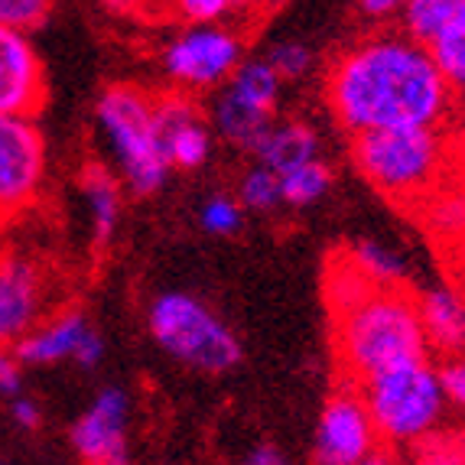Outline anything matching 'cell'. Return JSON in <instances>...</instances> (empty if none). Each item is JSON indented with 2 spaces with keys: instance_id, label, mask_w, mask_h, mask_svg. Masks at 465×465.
Returning a JSON list of instances; mask_svg holds the SVG:
<instances>
[{
  "instance_id": "1",
  "label": "cell",
  "mask_w": 465,
  "mask_h": 465,
  "mask_svg": "<svg viewBox=\"0 0 465 465\" xmlns=\"http://www.w3.org/2000/svg\"><path fill=\"white\" fill-rule=\"evenodd\" d=\"M322 94L349 137L381 127L450 124L456 101L430 46L407 33H378L349 46L329 65Z\"/></svg>"
},
{
  "instance_id": "2",
  "label": "cell",
  "mask_w": 465,
  "mask_h": 465,
  "mask_svg": "<svg viewBox=\"0 0 465 465\" xmlns=\"http://www.w3.org/2000/svg\"><path fill=\"white\" fill-rule=\"evenodd\" d=\"M326 300L335 326V358L349 384L407 358L430 355L417 293L407 283H371L341 254V261L329 264Z\"/></svg>"
},
{
  "instance_id": "3",
  "label": "cell",
  "mask_w": 465,
  "mask_h": 465,
  "mask_svg": "<svg viewBox=\"0 0 465 465\" xmlns=\"http://www.w3.org/2000/svg\"><path fill=\"white\" fill-rule=\"evenodd\" d=\"M465 160L456 134L446 124L381 127L351 134V163L384 199L403 209L420 202L452 176Z\"/></svg>"
},
{
  "instance_id": "4",
  "label": "cell",
  "mask_w": 465,
  "mask_h": 465,
  "mask_svg": "<svg viewBox=\"0 0 465 465\" xmlns=\"http://www.w3.org/2000/svg\"><path fill=\"white\" fill-rule=\"evenodd\" d=\"M355 388L365 401L381 446L388 452L411 450L420 436L440 427L450 403L442 391L440 365H433L430 355L381 368L358 381Z\"/></svg>"
},
{
  "instance_id": "5",
  "label": "cell",
  "mask_w": 465,
  "mask_h": 465,
  "mask_svg": "<svg viewBox=\"0 0 465 465\" xmlns=\"http://www.w3.org/2000/svg\"><path fill=\"white\" fill-rule=\"evenodd\" d=\"M94 124L134 195H153L163 189L170 163L156 127L153 94L134 85L104 88L94 104Z\"/></svg>"
},
{
  "instance_id": "6",
  "label": "cell",
  "mask_w": 465,
  "mask_h": 465,
  "mask_svg": "<svg viewBox=\"0 0 465 465\" xmlns=\"http://www.w3.org/2000/svg\"><path fill=\"white\" fill-rule=\"evenodd\" d=\"M150 335L179 365L202 374H228L241 361V341L215 312L193 293L170 290L153 296L147 310Z\"/></svg>"
},
{
  "instance_id": "7",
  "label": "cell",
  "mask_w": 465,
  "mask_h": 465,
  "mask_svg": "<svg viewBox=\"0 0 465 465\" xmlns=\"http://www.w3.org/2000/svg\"><path fill=\"white\" fill-rule=\"evenodd\" d=\"M244 59L241 39L222 24H189L163 49V72L179 92H215Z\"/></svg>"
},
{
  "instance_id": "8",
  "label": "cell",
  "mask_w": 465,
  "mask_h": 465,
  "mask_svg": "<svg viewBox=\"0 0 465 465\" xmlns=\"http://www.w3.org/2000/svg\"><path fill=\"white\" fill-rule=\"evenodd\" d=\"M46 186V140L33 114H0V218L36 205Z\"/></svg>"
},
{
  "instance_id": "9",
  "label": "cell",
  "mask_w": 465,
  "mask_h": 465,
  "mask_svg": "<svg viewBox=\"0 0 465 465\" xmlns=\"http://www.w3.org/2000/svg\"><path fill=\"white\" fill-rule=\"evenodd\" d=\"M394 452H381L378 430H374L368 407L358 394L355 384H341L319 417L312 459L326 465H361V462H384Z\"/></svg>"
},
{
  "instance_id": "10",
  "label": "cell",
  "mask_w": 465,
  "mask_h": 465,
  "mask_svg": "<svg viewBox=\"0 0 465 465\" xmlns=\"http://www.w3.org/2000/svg\"><path fill=\"white\" fill-rule=\"evenodd\" d=\"M127 417L131 397L124 388H101L82 417L72 423L69 442L78 459L98 465H121L131 459L127 450Z\"/></svg>"
},
{
  "instance_id": "11",
  "label": "cell",
  "mask_w": 465,
  "mask_h": 465,
  "mask_svg": "<svg viewBox=\"0 0 465 465\" xmlns=\"http://www.w3.org/2000/svg\"><path fill=\"white\" fill-rule=\"evenodd\" d=\"M46 98V69L30 43V33L0 26V114L36 117Z\"/></svg>"
},
{
  "instance_id": "12",
  "label": "cell",
  "mask_w": 465,
  "mask_h": 465,
  "mask_svg": "<svg viewBox=\"0 0 465 465\" xmlns=\"http://www.w3.org/2000/svg\"><path fill=\"white\" fill-rule=\"evenodd\" d=\"M156 127L163 140V153L170 170H199L212 156V127L199 114L189 92L153 94Z\"/></svg>"
},
{
  "instance_id": "13",
  "label": "cell",
  "mask_w": 465,
  "mask_h": 465,
  "mask_svg": "<svg viewBox=\"0 0 465 465\" xmlns=\"http://www.w3.org/2000/svg\"><path fill=\"white\" fill-rule=\"evenodd\" d=\"M46 310V277L26 257H0V345L14 349Z\"/></svg>"
},
{
  "instance_id": "14",
  "label": "cell",
  "mask_w": 465,
  "mask_h": 465,
  "mask_svg": "<svg viewBox=\"0 0 465 465\" xmlns=\"http://www.w3.org/2000/svg\"><path fill=\"white\" fill-rule=\"evenodd\" d=\"M420 326L430 355L450 358L465 351V290L452 280L417 293Z\"/></svg>"
},
{
  "instance_id": "15",
  "label": "cell",
  "mask_w": 465,
  "mask_h": 465,
  "mask_svg": "<svg viewBox=\"0 0 465 465\" xmlns=\"http://www.w3.org/2000/svg\"><path fill=\"white\" fill-rule=\"evenodd\" d=\"M92 332V322L85 312L65 310L53 319H39L36 326L14 345V355L20 358L24 368H46L59 365V361H75V351L82 339Z\"/></svg>"
},
{
  "instance_id": "16",
  "label": "cell",
  "mask_w": 465,
  "mask_h": 465,
  "mask_svg": "<svg viewBox=\"0 0 465 465\" xmlns=\"http://www.w3.org/2000/svg\"><path fill=\"white\" fill-rule=\"evenodd\" d=\"M257 163H267L271 170L287 173L293 166L316 160L319 156V134L306 121H271L264 137L257 140V147L251 150Z\"/></svg>"
},
{
  "instance_id": "17",
  "label": "cell",
  "mask_w": 465,
  "mask_h": 465,
  "mask_svg": "<svg viewBox=\"0 0 465 465\" xmlns=\"http://www.w3.org/2000/svg\"><path fill=\"white\" fill-rule=\"evenodd\" d=\"M271 121H273V114L244 104V101L234 98L225 85H222L215 104H212V124H215V134L222 140H228L232 147L248 150V153L257 147V140L264 137V131L271 127Z\"/></svg>"
},
{
  "instance_id": "18",
  "label": "cell",
  "mask_w": 465,
  "mask_h": 465,
  "mask_svg": "<svg viewBox=\"0 0 465 465\" xmlns=\"http://www.w3.org/2000/svg\"><path fill=\"white\" fill-rule=\"evenodd\" d=\"M82 193H85L88 209H92L94 244L108 248L117 232V222H121V189H117V179L104 166H88L82 173Z\"/></svg>"
},
{
  "instance_id": "19",
  "label": "cell",
  "mask_w": 465,
  "mask_h": 465,
  "mask_svg": "<svg viewBox=\"0 0 465 465\" xmlns=\"http://www.w3.org/2000/svg\"><path fill=\"white\" fill-rule=\"evenodd\" d=\"M280 85H283V78L273 72L267 59H241L238 69L225 82V88L234 98H241L257 111H267V114H273V108H277Z\"/></svg>"
},
{
  "instance_id": "20",
  "label": "cell",
  "mask_w": 465,
  "mask_h": 465,
  "mask_svg": "<svg viewBox=\"0 0 465 465\" xmlns=\"http://www.w3.org/2000/svg\"><path fill=\"white\" fill-rule=\"evenodd\" d=\"M459 20H465V0H411L401 14L403 33L420 43H433Z\"/></svg>"
},
{
  "instance_id": "21",
  "label": "cell",
  "mask_w": 465,
  "mask_h": 465,
  "mask_svg": "<svg viewBox=\"0 0 465 465\" xmlns=\"http://www.w3.org/2000/svg\"><path fill=\"white\" fill-rule=\"evenodd\" d=\"M351 264L365 273L371 283H384V287H394V283H407V261H403L397 251L384 248L378 241H358L345 251Z\"/></svg>"
},
{
  "instance_id": "22",
  "label": "cell",
  "mask_w": 465,
  "mask_h": 465,
  "mask_svg": "<svg viewBox=\"0 0 465 465\" xmlns=\"http://www.w3.org/2000/svg\"><path fill=\"white\" fill-rule=\"evenodd\" d=\"M329 186H332V170L326 166L322 156L280 173V193H283L287 205H312L329 193Z\"/></svg>"
},
{
  "instance_id": "23",
  "label": "cell",
  "mask_w": 465,
  "mask_h": 465,
  "mask_svg": "<svg viewBox=\"0 0 465 465\" xmlns=\"http://www.w3.org/2000/svg\"><path fill=\"white\" fill-rule=\"evenodd\" d=\"M433 53V63L440 65L442 78L450 82L452 92L465 88V20L452 24L450 30H442L433 43H427Z\"/></svg>"
},
{
  "instance_id": "24",
  "label": "cell",
  "mask_w": 465,
  "mask_h": 465,
  "mask_svg": "<svg viewBox=\"0 0 465 465\" xmlns=\"http://www.w3.org/2000/svg\"><path fill=\"white\" fill-rule=\"evenodd\" d=\"M238 202L251 212H273L283 205L280 193V173L271 170L267 163H254L238 183Z\"/></svg>"
},
{
  "instance_id": "25",
  "label": "cell",
  "mask_w": 465,
  "mask_h": 465,
  "mask_svg": "<svg viewBox=\"0 0 465 465\" xmlns=\"http://www.w3.org/2000/svg\"><path fill=\"white\" fill-rule=\"evenodd\" d=\"M413 459L433 465H465V430L462 427H433L411 446Z\"/></svg>"
},
{
  "instance_id": "26",
  "label": "cell",
  "mask_w": 465,
  "mask_h": 465,
  "mask_svg": "<svg viewBox=\"0 0 465 465\" xmlns=\"http://www.w3.org/2000/svg\"><path fill=\"white\" fill-rule=\"evenodd\" d=\"M199 222L215 238H232L244 228V205L232 195H212V199L202 202Z\"/></svg>"
},
{
  "instance_id": "27",
  "label": "cell",
  "mask_w": 465,
  "mask_h": 465,
  "mask_svg": "<svg viewBox=\"0 0 465 465\" xmlns=\"http://www.w3.org/2000/svg\"><path fill=\"white\" fill-rule=\"evenodd\" d=\"M53 14V0H0V26L33 33Z\"/></svg>"
},
{
  "instance_id": "28",
  "label": "cell",
  "mask_w": 465,
  "mask_h": 465,
  "mask_svg": "<svg viewBox=\"0 0 465 465\" xmlns=\"http://www.w3.org/2000/svg\"><path fill=\"white\" fill-rule=\"evenodd\" d=\"M267 63L273 65V72H277L283 82H296V78H302L312 69V49L296 43V39H283V43L271 46Z\"/></svg>"
},
{
  "instance_id": "29",
  "label": "cell",
  "mask_w": 465,
  "mask_h": 465,
  "mask_svg": "<svg viewBox=\"0 0 465 465\" xmlns=\"http://www.w3.org/2000/svg\"><path fill=\"white\" fill-rule=\"evenodd\" d=\"M183 24H222L234 10V0H166Z\"/></svg>"
},
{
  "instance_id": "30",
  "label": "cell",
  "mask_w": 465,
  "mask_h": 465,
  "mask_svg": "<svg viewBox=\"0 0 465 465\" xmlns=\"http://www.w3.org/2000/svg\"><path fill=\"white\" fill-rule=\"evenodd\" d=\"M440 378H442V391H446V401L465 413V351L442 358Z\"/></svg>"
},
{
  "instance_id": "31",
  "label": "cell",
  "mask_w": 465,
  "mask_h": 465,
  "mask_svg": "<svg viewBox=\"0 0 465 465\" xmlns=\"http://www.w3.org/2000/svg\"><path fill=\"white\" fill-rule=\"evenodd\" d=\"M440 248H442V261H446L450 280L465 290V222L459 225V232L452 234V238L442 241Z\"/></svg>"
},
{
  "instance_id": "32",
  "label": "cell",
  "mask_w": 465,
  "mask_h": 465,
  "mask_svg": "<svg viewBox=\"0 0 465 465\" xmlns=\"http://www.w3.org/2000/svg\"><path fill=\"white\" fill-rule=\"evenodd\" d=\"M24 391V365L10 345H0V394L14 397Z\"/></svg>"
},
{
  "instance_id": "33",
  "label": "cell",
  "mask_w": 465,
  "mask_h": 465,
  "mask_svg": "<svg viewBox=\"0 0 465 465\" xmlns=\"http://www.w3.org/2000/svg\"><path fill=\"white\" fill-rule=\"evenodd\" d=\"M10 420H14L20 430H39L43 411H39V403L33 401V397H26L24 391H20V394L10 397Z\"/></svg>"
},
{
  "instance_id": "34",
  "label": "cell",
  "mask_w": 465,
  "mask_h": 465,
  "mask_svg": "<svg viewBox=\"0 0 465 465\" xmlns=\"http://www.w3.org/2000/svg\"><path fill=\"white\" fill-rule=\"evenodd\" d=\"M104 361V341H101V335L94 332H88L85 339H82V345H78V351H75V365L78 368H85V371H94V368Z\"/></svg>"
},
{
  "instance_id": "35",
  "label": "cell",
  "mask_w": 465,
  "mask_h": 465,
  "mask_svg": "<svg viewBox=\"0 0 465 465\" xmlns=\"http://www.w3.org/2000/svg\"><path fill=\"white\" fill-rule=\"evenodd\" d=\"M411 0H358V7L368 20H394V16L403 14Z\"/></svg>"
},
{
  "instance_id": "36",
  "label": "cell",
  "mask_w": 465,
  "mask_h": 465,
  "mask_svg": "<svg viewBox=\"0 0 465 465\" xmlns=\"http://www.w3.org/2000/svg\"><path fill=\"white\" fill-rule=\"evenodd\" d=\"M450 124H452V134H456V140H459V147L465 150V88H462V92H456Z\"/></svg>"
},
{
  "instance_id": "37",
  "label": "cell",
  "mask_w": 465,
  "mask_h": 465,
  "mask_svg": "<svg viewBox=\"0 0 465 465\" xmlns=\"http://www.w3.org/2000/svg\"><path fill=\"white\" fill-rule=\"evenodd\" d=\"M248 462L251 465H280L283 462V452H280L273 442H257L254 450H251Z\"/></svg>"
},
{
  "instance_id": "38",
  "label": "cell",
  "mask_w": 465,
  "mask_h": 465,
  "mask_svg": "<svg viewBox=\"0 0 465 465\" xmlns=\"http://www.w3.org/2000/svg\"><path fill=\"white\" fill-rule=\"evenodd\" d=\"M104 4H108L114 14H137V10L143 7L147 0H104Z\"/></svg>"
},
{
  "instance_id": "39",
  "label": "cell",
  "mask_w": 465,
  "mask_h": 465,
  "mask_svg": "<svg viewBox=\"0 0 465 465\" xmlns=\"http://www.w3.org/2000/svg\"><path fill=\"white\" fill-rule=\"evenodd\" d=\"M248 4H257V0H234V7H248Z\"/></svg>"
}]
</instances>
